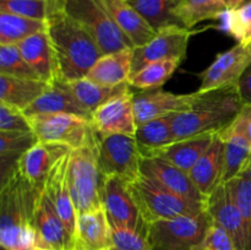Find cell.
<instances>
[{"instance_id": "6da1fadb", "label": "cell", "mask_w": 251, "mask_h": 250, "mask_svg": "<svg viewBox=\"0 0 251 250\" xmlns=\"http://www.w3.org/2000/svg\"><path fill=\"white\" fill-rule=\"evenodd\" d=\"M42 190L19 171L1 186L0 245L4 250H44L33 225L34 210Z\"/></svg>"}, {"instance_id": "7a4b0ae2", "label": "cell", "mask_w": 251, "mask_h": 250, "mask_svg": "<svg viewBox=\"0 0 251 250\" xmlns=\"http://www.w3.org/2000/svg\"><path fill=\"white\" fill-rule=\"evenodd\" d=\"M47 31L58 65L59 80L64 82L87 76L96 61L104 54L90 32L61 7L47 21Z\"/></svg>"}, {"instance_id": "3957f363", "label": "cell", "mask_w": 251, "mask_h": 250, "mask_svg": "<svg viewBox=\"0 0 251 250\" xmlns=\"http://www.w3.org/2000/svg\"><path fill=\"white\" fill-rule=\"evenodd\" d=\"M198 92V98L190 109L174 115L173 132L176 141L218 134L237 118L243 107L237 86Z\"/></svg>"}, {"instance_id": "277c9868", "label": "cell", "mask_w": 251, "mask_h": 250, "mask_svg": "<svg viewBox=\"0 0 251 250\" xmlns=\"http://www.w3.org/2000/svg\"><path fill=\"white\" fill-rule=\"evenodd\" d=\"M104 178L97 158V144L71 150L68 180L76 215L102 207Z\"/></svg>"}, {"instance_id": "5b68a950", "label": "cell", "mask_w": 251, "mask_h": 250, "mask_svg": "<svg viewBox=\"0 0 251 250\" xmlns=\"http://www.w3.org/2000/svg\"><path fill=\"white\" fill-rule=\"evenodd\" d=\"M130 188L146 225L178 216L198 215L205 210V203L181 198L144 174L130 183Z\"/></svg>"}, {"instance_id": "8992f818", "label": "cell", "mask_w": 251, "mask_h": 250, "mask_svg": "<svg viewBox=\"0 0 251 250\" xmlns=\"http://www.w3.org/2000/svg\"><path fill=\"white\" fill-rule=\"evenodd\" d=\"M64 9L90 32L103 54L134 48L114 22L104 0H64Z\"/></svg>"}, {"instance_id": "52a82bcc", "label": "cell", "mask_w": 251, "mask_h": 250, "mask_svg": "<svg viewBox=\"0 0 251 250\" xmlns=\"http://www.w3.org/2000/svg\"><path fill=\"white\" fill-rule=\"evenodd\" d=\"M211 225L212 220L205 208L198 215L153 221L147 225L146 237L151 250H193Z\"/></svg>"}, {"instance_id": "ba28073f", "label": "cell", "mask_w": 251, "mask_h": 250, "mask_svg": "<svg viewBox=\"0 0 251 250\" xmlns=\"http://www.w3.org/2000/svg\"><path fill=\"white\" fill-rule=\"evenodd\" d=\"M37 139L47 144H56L70 150L97 144L98 134L91 119L75 114H38L28 117Z\"/></svg>"}, {"instance_id": "9c48e42d", "label": "cell", "mask_w": 251, "mask_h": 250, "mask_svg": "<svg viewBox=\"0 0 251 250\" xmlns=\"http://www.w3.org/2000/svg\"><path fill=\"white\" fill-rule=\"evenodd\" d=\"M97 158L103 175L119 176L132 183L140 176L141 153L135 136L108 135L98 136Z\"/></svg>"}, {"instance_id": "30bf717a", "label": "cell", "mask_w": 251, "mask_h": 250, "mask_svg": "<svg viewBox=\"0 0 251 250\" xmlns=\"http://www.w3.org/2000/svg\"><path fill=\"white\" fill-rule=\"evenodd\" d=\"M102 203L110 225L132 228L146 234L147 225L126 180L119 176L104 178Z\"/></svg>"}, {"instance_id": "8fae6325", "label": "cell", "mask_w": 251, "mask_h": 250, "mask_svg": "<svg viewBox=\"0 0 251 250\" xmlns=\"http://www.w3.org/2000/svg\"><path fill=\"white\" fill-rule=\"evenodd\" d=\"M191 32L185 27L172 26L161 29L145 46L134 48L132 74H136L146 65L162 60L183 61L188 51Z\"/></svg>"}, {"instance_id": "7c38bea8", "label": "cell", "mask_w": 251, "mask_h": 250, "mask_svg": "<svg viewBox=\"0 0 251 250\" xmlns=\"http://www.w3.org/2000/svg\"><path fill=\"white\" fill-rule=\"evenodd\" d=\"M251 64L250 47L235 44L218 54L207 69L200 74V92L237 86L240 76Z\"/></svg>"}, {"instance_id": "4fadbf2b", "label": "cell", "mask_w": 251, "mask_h": 250, "mask_svg": "<svg viewBox=\"0 0 251 250\" xmlns=\"http://www.w3.org/2000/svg\"><path fill=\"white\" fill-rule=\"evenodd\" d=\"M199 92L173 93L159 88L134 92V109L136 125L167 115L189 110L195 103Z\"/></svg>"}, {"instance_id": "5bb4252c", "label": "cell", "mask_w": 251, "mask_h": 250, "mask_svg": "<svg viewBox=\"0 0 251 250\" xmlns=\"http://www.w3.org/2000/svg\"><path fill=\"white\" fill-rule=\"evenodd\" d=\"M206 211L213 223L220 225L232 238L237 250H251V235L242 213L233 202L227 186L221 184L206 199Z\"/></svg>"}, {"instance_id": "9a60e30c", "label": "cell", "mask_w": 251, "mask_h": 250, "mask_svg": "<svg viewBox=\"0 0 251 250\" xmlns=\"http://www.w3.org/2000/svg\"><path fill=\"white\" fill-rule=\"evenodd\" d=\"M91 122L98 136L115 134L134 136L137 127L134 109V92L129 91L98 107L91 115Z\"/></svg>"}, {"instance_id": "2e32d148", "label": "cell", "mask_w": 251, "mask_h": 250, "mask_svg": "<svg viewBox=\"0 0 251 250\" xmlns=\"http://www.w3.org/2000/svg\"><path fill=\"white\" fill-rule=\"evenodd\" d=\"M140 172L181 198L195 202H206L205 198L199 193L191 181L189 174L161 157H141Z\"/></svg>"}, {"instance_id": "e0dca14e", "label": "cell", "mask_w": 251, "mask_h": 250, "mask_svg": "<svg viewBox=\"0 0 251 250\" xmlns=\"http://www.w3.org/2000/svg\"><path fill=\"white\" fill-rule=\"evenodd\" d=\"M70 153L71 150L59 158V161L56 162L47 178L43 190L53 202L59 217L61 218L69 235L71 237V240L74 242L77 215H76L75 206H74L73 199H71L68 180Z\"/></svg>"}, {"instance_id": "ac0fdd59", "label": "cell", "mask_w": 251, "mask_h": 250, "mask_svg": "<svg viewBox=\"0 0 251 250\" xmlns=\"http://www.w3.org/2000/svg\"><path fill=\"white\" fill-rule=\"evenodd\" d=\"M33 225L44 250H71V237L44 190L37 200Z\"/></svg>"}, {"instance_id": "d6986e66", "label": "cell", "mask_w": 251, "mask_h": 250, "mask_svg": "<svg viewBox=\"0 0 251 250\" xmlns=\"http://www.w3.org/2000/svg\"><path fill=\"white\" fill-rule=\"evenodd\" d=\"M113 247L112 225L103 206L77 215L71 250H109Z\"/></svg>"}, {"instance_id": "ffe728a7", "label": "cell", "mask_w": 251, "mask_h": 250, "mask_svg": "<svg viewBox=\"0 0 251 250\" xmlns=\"http://www.w3.org/2000/svg\"><path fill=\"white\" fill-rule=\"evenodd\" d=\"M69 151V147L61 145L38 141L22 156L17 171L34 186L43 189L53 167Z\"/></svg>"}, {"instance_id": "44dd1931", "label": "cell", "mask_w": 251, "mask_h": 250, "mask_svg": "<svg viewBox=\"0 0 251 250\" xmlns=\"http://www.w3.org/2000/svg\"><path fill=\"white\" fill-rule=\"evenodd\" d=\"M223 172H225V144L222 139L216 134L210 149L196 162L188 174L199 193L206 200L216 190V188L223 184Z\"/></svg>"}, {"instance_id": "7402d4cb", "label": "cell", "mask_w": 251, "mask_h": 250, "mask_svg": "<svg viewBox=\"0 0 251 250\" xmlns=\"http://www.w3.org/2000/svg\"><path fill=\"white\" fill-rule=\"evenodd\" d=\"M20 51L38 77L47 83L59 80L58 65L48 31H42L17 43Z\"/></svg>"}, {"instance_id": "603a6c76", "label": "cell", "mask_w": 251, "mask_h": 250, "mask_svg": "<svg viewBox=\"0 0 251 250\" xmlns=\"http://www.w3.org/2000/svg\"><path fill=\"white\" fill-rule=\"evenodd\" d=\"M60 113L75 114L91 119V113L77 102L75 96L66 86V82L61 80L49 85L48 90L25 110L27 117L38 114H60Z\"/></svg>"}, {"instance_id": "cb8c5ba5", "label": "cell", "mask_w": 251, "mask_h": 250, "mask_svg": "<svg viewBox=\"0 0 251 250\" xmlns=\"http://www.w3.org/2000/svg\"><path fill=\"white\" fill-rule=\"evenodd\" d=\"M113 20L134 48L149 43L157 32L127 0H104Z\"/></svg>"}, {"instance_id": "d4e9b609", "label": "cell", "mask_w": 251, "mask_h": 250, "mask_svg": "<svg viewBox=\"0 0 251 250\" xmlns=\"http://www.w3.org/2000/svg\"><path fill=\"white\" fill-rule=\"evenodd\" d=\"M225 144V172L222 181L230 180L251 164V145L237 120L218 132Z\"/></svg>"}, {"instance_id": "484cf974", "label": "cell", "mask_w": 251, "mask_h": 250, "mask_svg": "<svg viewBox=\"0 0 251 250\" xmlns=\"http://www.w3.org/2000/svg\"><path fill=\"white\" fill-rule=\"evenodd\" d=\"M132 53L134 48L104 54L96 61L86 77L112 87L129 82L132 74Z\"/></svg>"}, {"instance_id": "4316f807", "label": "cell", "mask_w": 251, "mask_h": 250, "mask_svg": "<svg viewBox=\"0 0 251 250\" xmlns=\"http://www.w3.org/2000/svg\"><path fill=\"white\" fill-rule=\"evenodd\" d=\"M37 142L38 139L33 131H0L1 186L16 173L20 159Z\"/></svg>"}, {"instance_id": "83f0119b", "label": "cell", "mask_w": 251, "mask_h": 250, "mask_svg": "<svg viewBox=\"0 0 251 250\" xmlns=\"http://www.w3.org/2000/svg\"><path fill=\"white\" fill-rule=\"evenodd\" d=\"M49 85L39 78L0 75V102L25 112L48 90Z\"/></svg>"}, {"instance_id": "f1b7e54d", "label": "cell", "mask_w": 251, "mask_h": 250, "mask_svg": "<svg viewBox=\"0 0 251 250\" xmlns=\"http://www.w3.org/2000/svg\"><path fill=\"white\" fill-rule=\"evenodd\" d=\"M174 115L176 114L157 118L137 125L134 136L141 157L154 156L162 149L176 141L173 132Z\"/></svg>"}, {"instance_id": "f546056e", "label": "cell", "mask_w": 251, "mask_h": 250, "mask_svg": "<svg viewBox=\"0 0 251 250\" xmlns=\"http://www.w3.org/2000/svg\"><path fill=\"white\" fill-rule=\"evenodd\" d=\"M215 135H201V136L189 137V139L179 140L169 146L164 147L157 152L154 156L166 159L169 163L174 164L181 171L188 173L196 162L206 153L212 145ZM153 157V156H151Z\"/></svg>"}, {"instance_id": "4dcf8cb0", "label": "cell", "mask_w": 251, "mask_h": 250, "mask_svg": "<svg viewBox=\"0 0 251 250\" xmlns=\"http://www.w3.org/2000/svg\"><path fill=\"white\" fill-rule=\"evenodd\" d=\"M66 86L71 91V93L75 96L77 102L87 112H90L91 115L98 107L107 103L108 100L131 91L130 90L131 86H130L129 82L112 87V86L100 85V83L90 80L88 77L78 78V80L71 81V82H66Z\"/></svg>"}, {"instance_id": "1f68e13d", "label": "cell", "mask_w": 251, "mask_h": 250, "mask_svg": "<svg viewBox=\"0 0 251 250\" xmlns=\"http://www.w3.org/2000/svg\"><path fill=\"white\" fill-rule=\"evenodd\" d=\"M156 32L167 27H184L176 15L180 0H127Z\"/></svg>"}, {"instance_id": "d6a6232c", "label": "cell", "mask_w": 251, "mask_h": 250, "mask_svg": "<svg viewBox=\"0 0 251 250\" xmlns=\"http://www.w3.org/2000/svg\"><path fill=\"white\" fill-rule=\"evenodd\" d=\"M47 21L0 12V44H17L29 36L46 31Z\"/></svg>"}, {"instance_id": "836d02e7", "label": "cell", "mask_w": 251, "mask_h": 250, "mask_svg": "<svg viewBox=\"0 0 251 250\" xmlns=\"http://www.w3.org/2000/svg\"><path fill=\"white\" fill-rule=\"evenodd\" d=\"M228 11L222 0H180L176 15L185 28H193L206 20L221 19Z\"/></svg>"}, {"instance_id": "e575fe53", "label": "cell", "mask_w": 251, "mask_h": 250, "mask_svg": "<svg viewBox=\"0 0 251 250\" xmlns=\"http://www.w3.org/2000/svg\"><path fill=\"white\" fill-rule=\"evenodd\" d=\"M61 7H64V0H0V12H10L39 21H48Z\"/></svg>"}, {"instance_id": "d590c367", "label": "cell", "mask_w": 251, "mask_h": 250, "mask_svg": "<svg viewBox=\"0 0 251 250\" xmlns=\"http://www.w3.org/2000/svg\"><path fill=\"white\" fill-rule=\"evenodd\" d=\"M179 65L180 61L178 60H162L151 63L131 75L129 83L131 87L137 90L159 88L172 77Z\"/></svg>"}, {"instance_id": "8d00e7d4", "label": "cell", "mask_w": 251, "mask_h": 250, "mask_svg": "<svg viewBox=\"0 0 251 250\" xmlns=\"http://www.w3.org/2000/svg\"><path fill=\"white\" fill-rule=\"evenodd\" d=\"M223 184L227 186L233 202L242 213L251 235V164Z\"/></svg>"}, {"instance_id": "74e56055", "label": "cell", "mask_w": 251, "mask_h": 250, "mask_svg": "<svg viewBox=\"0 0 251 250\" xmlns=\"http://www.w3.org/2000/svg\"><path fill=\"white\" fill-rule=\"evenodd\" d=\"M223 26L228 34L243 46H251V2H244L223 14Z\"/></svg>"}, {"instance_id": "f35d334b", "label": "cell", "mask_w": 251, "mask_h": 250, "mask_svg": "<svg viewBox=\"0 0 251 250\" xmlns=\"http://www.w3.org/2000/svg\"><path fill=\"white\" fill-rule=\"evenodd\" d=\"M0 75L39 78L36 71L25 60L17 44H0Z\"/></svg>"}, {"instance_id": "ab89813d", "label": "cell", "mask_w": 251, "mask_h": 250, "mask_svg": "<svg viewBox=\"0 0 251 250\" xmlns=\"http://www.w3.org/2000/svg\"><path fill=\"white\" fill-rule=\"evenodd\" d=\"M114 247L119 250H151L145 233L132 228L112 225Z\"/></svg>"}, {"instance_id": "60d3db41", "label": "cell", "mask_w": 251, "mask_h": 250, "mask_svg": "<svg viewBox=\"0 0 251 250\" xmlns=\"http://www.w3.org/2000/svg\"><path fill=\"white\" fill-rule=\"evenodd\" d=\"M0 131H32V126L24 110L0 102Z\"/></svg>"}, {"instance_id": "b9f144b4", "label": "cell", "mask_w": 251, "mask_h": 250, "mask_svg": "<svg viewBox=\"0 0 251 250\" xmlns=\"http://www.w3.org/2000/svg\"><path fill=\"white\" fill-rule=\"evenodd\" d=\"M193 250H237L232 238L220 225L212 222L205 237Z\"/></svg>"}, {"instance_id": "7bdbcfd3", "label": "cell", "mask_w": 251, "mask_h": 250, "mask_svg": "<svg viewBox=\"0 0 251 250\" xmlns=\"http://www.w3.org/2000/svg\"><path fill=\"white\" fill-rule=\"evenodd\" d=\"M237 90L243 104H251V64L237 83Z\"/></svg>"}, {"instance_id": "ee69618b", "label": "cell", "mask_w": 251, "mask_h": 250, "mask_svg": "<svg viewBox=\"0 0 251 250\" xmlns=\"http://www.w3.org/2000/svg\"><path fill=\"white\" fill-rule=\"evenodd\" d=\"M235 120L251 145V104H243Z\"/></svg>"}, {"instance_id": "f6af8a7d", "label": "cell", "mask_w": 251, "mask_h": 250, "mask_svg": "<svg viewBox=\"0 0 251 250\" xmlns=\"http://www.w3.org/2000/svg\"><path fill=\"white\" fill-rule=\"evenodd\" d=\"M227 10H234L245 2V0H222Z\"/></svg>"}, {"instance_id": "bcb514c9", "label": "cell", "mask_w": 251, "mask_h": 250, "mask_svg": "<svg viewBox=\"0 0 251 250\" xmlns=\"http://www.w3.org/2000/svg\"><path fill=\"white\" fill-rule=\"evenodd\" d=\"M109 250H119V249H117V248H115V247H113V248H110Z\"/></svg>"}, {"instance_id": "7dc6e473", "label": "cell", "mask_w": 251, "mask_h": 250, "mask_svg": "<svg viewBox=\"0 0 251 250\" xmlns=\"http://www.w3.org/2000/svg\"><path fill=\"white\" fill-rule=\"evenodd\" d=\"M245 2H251V0H245Z\"/></svg>"}, {"instance_id": "c3c4849f", "label": "cell", "mask_w": 251, "mask_h": 250, "mask_svg": "<svg viewBox=\"0 0 251 250\" xmlns=\"http://www.w3.org/2000/svg\"><path fill=\"white\" fill-rule=\"evenodd\" d=\"M250 49H251V46H250Z\"/></svg>"}]
</instances>
